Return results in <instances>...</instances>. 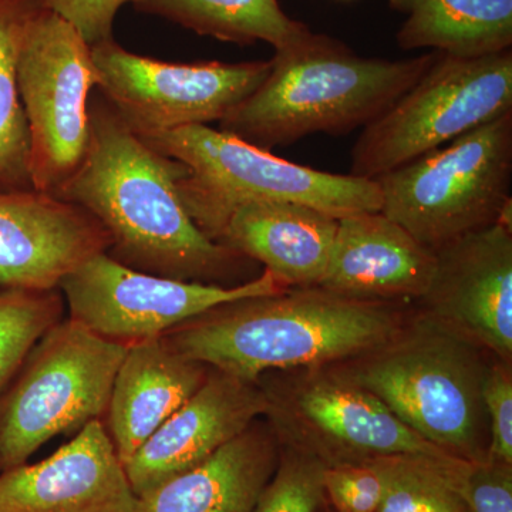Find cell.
I'll use <instances>...</instances> for the list:
<instances>
[{"instance_id": "cell-1", "label": "cell", "mask_w": 512, "mask_h": 512, "mask_svg": "<svg viewBox=\"0 0 512 512\" xmlns=\"http://www.w3.org/2000/svg\"><path fill=\"white\" fill-rule=\"evenodd\" d=\"M90 138L79 168L53 197L93 215L106 252L144 274L224 286L249 259L202 234L178 198L187 167L138 137L103 96L89 100Z\"/></svg>"}, {"instance_id": "cell-2", "label": "cell", "mask_w": 512, "mask_h": 512, "mask_svg": "<svg viewBox=\"0 0 512 512\" xmlns=\"http://www.w3.org/2000/svg\"><path fill=\"white\" fill-rule=\"evenodd\" d=\"M414 303L362 301L313 288L222 303L170 330L185 357L241 379L336 365L392 338Z\"/></svg>"}, {"instance_id": "cell-3", "label": "cell", "mask_w": 512, "mask_h": 512, "mask_svg": "<svg viewBox=\"0 0 512 512\" xmlns=\"http://www.w3.org/2000/svg\"><path fill=\"white\" fill-rule=\"evenodd\" d=\"M437 55L362 57L332 37L311 32L275 50L264 83L220 121L221 131L265 151L316 133L345 136L379 119L419 82Z\"/></svg>"}, {"instance_id": "cell-4", "label": "cell", "mask_w": 512, "mask_h": 512, "mask_svg": "<svg viewBox=\"0 0 512 512\" xmlns=\"http://www.w3.org/2000/svg\"><path fill=\"white\" fill-rule=\"evenodd\" d=\"M493 359L414 306L392 338L329 367L375 394L431 446L478 461L487 457L490 444L483 390Z\"/></svg>"}, {"instance_id": "cell-5", "label": "cell", "mask_w": 512, "mask_h": 512, "mask_svg": "<svg viewBox=\"0 0 512 512\" xmlns=\"http://www.w3.org/2000/svg\"><path fill=\"white\" fill-rule=\"evenodd\" d=\"M138 137L187 167L175 184L178 198L202 234L215 242L231 212L247 202H296L336 220L382 210L375 180L291 163L208 126Z\"/></svg>"}, {"instance_id": "cell-6", "label": "cell", "mask_w": 512, "mask_h": 512, "mask_svg": "<svg viewBox=\"0 0 512 512\" xmlns=\"http://www.w3.org/2000/svg\"><path fill=\"white\" fill-rule=\"evenodd\" d=\"M375 181L380 212L433 251L497 224L512 204V111Z\"/></svg>"}, {"instance_id": "cell-7", "label": "cell", "mask_w": 512, "mask_h": 512, "mask_svg": "<svg viewBox=\"0 0 512 512\" xmlns=\"http://www.w3.org/2000/svg\"><path fill=\"white\" fill-rule=\"evenodd\" d=\"M127 348L72 318L47 330L0 394V473L56 436L103 420Z\"/></svg>"}, {"instance_id": "cell-8", "label": "cell", "mask_w": 512, "mask_h": 512, "mask_svg": "<svg viewBox=\"0 0 512 512\" xmlns=\"http://www.w3.org/2000/svg\"><path fill=\"white\" fill-rule=\"evenodd\" d=\"M511 111V49L478 57L439 53L419 82L363 128L350 175L376 180Z\"/></svg>"}, {"instance_id": "cell-9", "label": "cell", "mask_w": 512, "mask_h": 512, "mask_svg": "<svg viewBox=\"0 0 512 512\" xmlns=\"http://www.w3.org/2000/svg\"><path fill=\"white\" fill-rule=\"evenodd\" d=\"M258 383L268 402L264 417L279 444L315 457L326 468L394 454L448 456L417 436L375 394L329 366L269 372Z\"/></svg>"}, {"instance_id": "cell-10", "label": "cell", "mask_w": 512, "mask_h": 512, "mask_svg": "<svg viewBox=\"0 0 512 512\" xmlns=\"http://www.w3.org/2000/svg\"><path fill=\"white\" fill-rule=\"evenodd\" d=\"M18 87L33 188L52 195L79 168L89 146V94L97 87L92 46L69 22L39 6L20 43Z\"/></svg>"}, {"instance_id": "cell-11", "label": "cell", "mask_w": 512, "mask_h": 512, "mask_svg": "<svg viewBox=\"0 0 512 512\" xmlns=\"http://www.w3.org/2000/svg\"><path fill=\"white\" fill-rule=\"evenodd\" d=\"M97 87L134 133L221 121L264 83L271 63H168L113 39L92 46Z\"/></svg>"}, {"instance_id": "cell-12", "label": "cell", "mask_w": 512, "mask_h": 512, "mask_svg": "<svg viewBox=\"0 0 512 512\" xmlns=\"http://www.w3.org/2000/svg\"><path fill=\"white\" fill-rule=\"evenodd\" d=\"M70 316L101 338L130 346L170 330L222 303L285 291L271 272L224 286L144 274L106 252L77 266L60 282Z\"/></svg>"}, {"instance_id": "cell-13", "label": "cell", "mask_w": 512, "mask_h": 512, "mask_svg": "<svg viewBox=\"0 0 512 512\" xmlns=\"http://www.w3.org/2000/svg\"><path fill=\"white\" fill-rule=\"evenodd\" d=\"M436 266L417 311L512 362V228L497 224L434 249Z\"/></svg>"}, {"instance_id": "cell-14", "label": "cell", "mask_w": 512, "mask_h": 512, "mask_svg": "<svg viewBox=\"0 0 512 512\" xmlns=\"http://www.w3.org/2000/svg\"><path fill=\"white\" fill-rule=\"evenodd\" d=\"M93 215L39 191L0 192V291H50L77 266L109 251Z\"/></svg>"}, {"instance_id": "cell-15", "label": "cell", "mask_w": 512, "mask_h": 512, "mask_svg": "<svg viewBox=\"0 0 512 512\" xmlns=\"http://www.w3.org/2000/svg\"><path fill=\"white\" fill-rule=\"evenodd\" d=\"M266 409L258 380L211 369L201 389L124 463L134 494L141 497L200 466Z\"/></svg>"}, {"instance_id": "cell-16", "label": "cell", "mask_w": 512, "mask_h": 512, "mask_svg": "<svg viewBox=\"0 0 512 512\" xmlns=\"http://www.w3.org/2000/svg\"><path fill=\"white\" fill-rule=\"evenodd\" d=\"M136 501L103 420L46 460L0 473V512H133Z\"/></svg>"}, {"instance_id": "cell-17", "label": "cell", "mask_w": 512, "mask_h": 512, "mask_svg": "<svg viewBox=\"0 0 512 512\" xmlns=\"http://www.w3.org/2000/svg\"><path fill=\"white\" fill-rule=\"evenodd\" d=\"M436 266L424 247L383 212L339 218L328 268L319 288L362 301L416 303Z\"/></svg>"}, {"instance_id": "cell-18", "label": "cell", "mask_w": 512, "mask_h": 512, "mask_svg": "<svg viewBox=\"0 0 512 512\" xmlns=\"http://www.w3.org/2000/svg\"><path fill=\"white\" fill-rule=\"evenodd\" d=\"M210 370L175 352L163 338L128 346L103 417L121 463L201 389Z\"/></svg>"}, {"instance_id": "cell-19", "label": "cell", "mask_w": 512, "mask_h": 512, "mask_svg": "<svg viewBox=\"0 0 512 512\" xmlns=\"http://www.w3.org/2000/svg\"><path fill=\"white\" fill-rule=\"evenodd\" d=\"M338 220L289 201L239 205L222 228L218 244L259 262L285 288L318 286L328 268Z\"/></svg>"}, {"instance_id": "cell-20", "label": "cell", "mask_w": 512, "mask_h": 512, "mask_svg": "<svg viewBox=\"0 0 512 512\" xmlns=\"http://www.w3.org/2000/svg\"><path fill=\"white\" fill-rule=\"evenodd\" d=\"M279 460L265 417L200 466L137 497L133 512H252Z\"/></svg>"}, {"instance_id": "cell-21", "label": "cell", "mask_w": 512, "mask_h": 512, "mask_svg": "<svg viewBox=\"0 0 512 512\" xmlns=\"http://www.w3.org/2000/svg\"><path fill=\"white\" fill-rule=\"evenodd\" d=\"M406 16L397 32L403 50L431 49L457 57L510 50L512 0H389Z\"/></svg>"}, {"instance_id": "cell-22", "label": "cell", "mask_w": 512, "mask_h": 512, "mask_svg": "<svg viewBox=\"0 0 512 512\" xmlns=\"http://www.w3.org/2000/svg\"><path fill=\"white\" fill-rule=\"evenodd\" d=\"M138 12L161 16L202 36L275 50L295 45L311 33L289 18L278 0H131Z\"/></svg>"}, {"instance_id": "cell-23", "label": "cell", "mask_w": 512, "mask_h": 512, "mask_svg": "<svg viewBox=\"0 0 512 512\" xmlns=\"http://www.w3.org/2000/svg\"><path fill=\"white\" fill-rule=\"evenodd\" d=\"M39 6L37 0H0V192L35 190L29 127L18 87V55L26 25Z\"/></svg>"}, {"instance_id": "cell-24", "label": "cell", "mask_w": 512, "mask_h": 512, "mask_svg": "<svg viewBox=\"0 0 512 512\" xmlns=\"http://www.w3.org/2000/svg\"><path fill=\"white\" fill-rule=\"evenodd\" d=\"M457 460L429 454L376 458L384 483L377 512H470L454 484Z\"/></svg>"}, {"instance_id": "cell-25", "label": "cell", "mask_w": 512, "mask_h": 512, "mask_svg": "<svg viewBox=\"0 0 512 512\" xmlns=\"http://www.w3.org/2000/svg\"><path fill=\"white\" fill-rule=\"evenodd\" d=\"M64 306L60 289L0 291V394L37 340L63 320Z\"/></svg>"}, {"instance_id": "cell-26", "label": "cell", "mask_w": 512, "mask_h": 512, "mask_svg": "<svg viewBox=\"0 0 512 512\" xmlns=\"http://www.w3.org/2000/svg\"><path fill=\"white\" fill-rule=\"evenodd\" d=\"M325 470L315 457L279 444L278 466L252 512H318L325 500Z\"/></svg>"}, {"instance_id": "cell-27", "label": "cell", "mask_w": 512, "mask_h": 512, "mask_svg": "<svg viewBox=\"0 0 512 512\" xmlns=\"http://www.w3.org/2000/svg\"><path fill=\"white\" fill-rule=\"evenodd\" d=\"M454 484L470 512H512V464L495 458H458Z\"/></svg>"}, {"instance_id": "cell-28", "label": "cell", "mask_w": 512, "mask_h": 512, "mask_svg": "<svg viewBox=\"0 0 512 512\" xmlns=\"http://www.w3.org/2000/svg\"><path fill=\"white\" fill-rule=\"evenodd\" d=\"M323 487L336 512H377L384 483L375 461H369L326 468Z\"/></svg>"}, {"instance_id": "cell-29", "label": "cell", "mask_w": 512, "mask_h": 512, "mask_svg": "<svg viewBox=\"0 0 512 512\" xmlns=\"http://www.w3.org/2000/svg\"><path fill=\"white\" fill-rule=\"evenodd\" d=\"M483 399L490 430L487 456L512 464V362L494 357Z\"/></svg>"}, {"instance_id": "cell-30", "label": "cell", "mask_w": 512, "mask_h": 512, "mask_svg": "<svg viewBox=\"0 0 512 512\" xmlns=\"http://www.w3.org/2000/svg\"><path fill=\"white\" fill-rule=\"evenodd\" d=\"M42 8L56 13L69 22L86 40L87 45H99L113 39L117 13L131 0H37Z\"/></svg>"}]
</instances>
